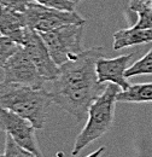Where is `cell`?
Here are the masks:
<instances>
[{
    "label": "cell",
    "instance_id": "1",
    "mask_svg": "<svg viewBox=\"0 0 152 157\" xmlns=\"http://www.w3.org/2000/svg\"><path fill=\"white\" fill-rule=\"evenodd\" d=\"M103 47H93L59 65V74L47 90L52 103L75 117L76 122L88 114L89 106L108 85L99 82L97 76V62L103 57Z\"/></svg>",
    "mask_w": 152,
    "mask_h": 157
},
{
    "label": "cell",
    "instance_id": "2",
    "mask_svg": "<svg viewBox=\"0 0 152 157\" xmlns=\"http://www.w3.org/2000/svg\"><path fill=\"white\" fill-rule=\"evenodd\" d=\"M52 104L47 90L15 82H0V108L28 118L36 129H42Z\"/></svg>",
    "mask_w": 152,
    "mask_h": 157
},
{
    "label": "cell",
    "instance_id": "3",
    "mask_svg": "<svg viewBox=\"0 0 152 157\" xmlns=\"http://www.w3.org/2000/svg\"><path fill=\"white\" fill-rule=\"evenodd\" d=\"M120 91V86L110 82L106 85L104 92L92 103L88 109L87 122L75 139L71 151L73 156H77L87 145L101 138L111 128L117 94Z\"/></svg>",
    "mask_w": 152,
    "mask_h": 157
},
{
    "label": "cell",
    "instance_id": "4",
    "mask_svg": "<svg viewBox=\"0 0 152 157\" xmlns=\"http://www.w3.org/2000/svg\"><path fill=\"white\" fill-rule=\"evenodd\" d=\"M85 24H64L55 30L40 33L56 64L75 59L82 51Z\"/></svg>",
    "mask_w": 152,
    "mask_h": 157
},
{
    "label": "cell",
    "instance_id": "5",
    "mask_svg": "<svg viewBox=\"0 0 152 157\" xmlns=\"http://www.w3.org/2000/svg\"><path fill=\"white\" fill-rule=\"evenodd\" d=\"M25 20L29 28L39 33L55 30L64 24H85L86 21L75 11H64L48 7L30 1L25 12Z\"/></svg>",
    "mask_w": 152,
    "mask_h": 157
},
{
    "label": "cell",
    "instance_id": "6",
    "mask_svg": "<svg viewBox=\"0 0 152 157\" xmlns=\"http://www.w3.org/2000/svg\"><path fill=\"white\" fill-rule=\"evenodd\" d=\"M0 129L10 136L19 146L36 157H42L36 138V128L28 118L0 108Z\"/></svg>",
    "mask_w": 152,
    "mask_h": 157
},
{
    "label": "cell",
    "instance_id": "7",
    "mask_svg": "<svg viewBox=\"0 0 152 157\" xmlns=\"http://www.w3.org/2000/svg\"><path fill=\"white\" fill-rule=\"evenodd\" d=\"M2 70L5 82H15L34 88H44V85L47 82L41 76L34 63L25 55L22 46L6 62Z\"/></svg>",
    "mask_w": 152,
    "mask_h": 157
},
{
    "label": "cell",
    "instance_id": "8",
    "mask_svg": "<svg viewBox=\"0 0 152 157\" xmlns=\"http://www.w3.org/2000/svg\"><path fill=\"white\" fill-rule=\"evenodd\" d=\"M25 55L34 63L41 76L47 82L53 81L59 74V65L50 55V51L42 39L41 34L29 28L27 40L22 46Z\"/></svg>",
    "mask_w": 152,
    "mask_h": 157
},
{
    "label": "cell",
    "instance_id": "9",
    "mask_svg": "<svg viewBox=\"0 0 152 157\" xmlns=\"http://www.w3.org/2000/svg\"><path fill=\"white\" fill-rule=\"evenodd\" d=\"M133 58V53L123 55L116 58L100 57L97 62V76L101 83H116L121 90H127L131 85L127 82L126 70Z\"/></svg>",
    "mask_w": 152,
    "mask_h": 157
},
{
    "label": "cell",
    "instance_id": "10",
    "mask_svg": "<svg viewBox=\"0 0 152 157\" xmlns=\"http://www.w3.org/2000/svg\"><path fill=\"white\" fill-rule=\"evenodd\" d=\"M28 32L29 27L24 12H19L0 4V35L7 36L19 46H23Z\"/></svg>",
    "mask_w": 152,
    "mask_h": 157
},
{
    "label": "cell",
    "instance_id": "11",
    "mask_svg": "<svg viewBox=\"0 0 152 157\" xmlns=\"http://www.w3.org/2000/svg\"><path fill=\"white\" fill-rule=\"evenodd\" d=\"M149 42H152V29H140L132 27L127 29H121L114 34L115 51Z\"/></svg>",
    "mask_w": 152,
    "mask_h": 157
},
{
    "label": "cell",
    "instance_id": "12",
    "mask_svg": "<svg viewBox=\"0 0 152 157\" xmlns=\"http://www.w3.org/2000/svg\"><path fill=\"white\" fill-rule=\"evenodd\" d=\"M121 103H152V82L131 85L127 90H121L117 94Z\"/></svg>",
    "mask_w": 152,
    "mask_h": 157
},
{
    "label": "cell",
    "instance_id": "13",
    "mask_svg": "<svg viewBox=\"0 0 152 157\" xmlns=\"http://www.w3.org/2000/svg\"><path fill=\"white\" fill-rule=\"evenodd\" d=\"M129 9L138 16V21L133 27L152 29V0H132Z\"/></svg>",
    "mask_w": 152,
    "mask_h": 157
},
{
    "label": "cell",
    "instance_id": "14",
    "mask_svg": "<svg viewBox=\"0 0 152 157\" xmlns=\"http://www.w3.org/2000/svg\"><path fill=\"white\" fill-rule=\"evenodd\" d=\"M139 75H152V46L142 58L136 60L126 70L127 78Z\"/></svg>",
    "mask_w": 152,
    "mask_h": 157
},
{
    "label": "cell",
    "instance_id": "15",
    "mask_svg": "<svg viewBox=\"0 0 152 157\" xmlns=\"http://www.w3.org/2000/svg\"><path fill=\"white\" fill-rule=\"evenodd\" d=\"M19 47L21 46L18 44L12 41L10 38L0 35V68L6 64V62L18 51Z\"/></svg>",
    "mask_w": 152,
    "mask_h": 157
},
{
    "label": "cell",
    "instance_id": "16",
    "mask_svg": "<svg viewBox=\"0 0 152 157\" xmlns=\"http://www.w3.org/2000/svg\"><path fill=\"white\" fill-rule=\"evenodd\" d=\"M1 157H36L30 151L25 150L24 147L19 146L18 144L6 134L5 138V147H4V154Z\"/></svg>",
    "mask_w": 152,
    "mask_h": 157
},
{
    "label": "cell",
    "instance_id": "17",
    "mask_svg": "<svg viewBox=\"0 0 152 157\" xmlns=\"http://www.w3.org/2000/svg\"><path fill=\"white\" fill-rule=\"evenodd\" d=\"M30 1L64 11H75V6L77 4L74 0H30Z\"/></svg>",
    "mask_w": 152,
    "mask_h": 157
},
{
    "label": "cell",
    "instance_id": "18",
    "mask_svg": "<svg viewBox=\"0 0 152 157\" xmlns=\"http://www.w3.org/2000/svg\"><path fill=\"white\" fill-rule=\"evenodd\" d=\"M30 0H0V4L19 12H25Z\"/></svg>",
    "mask_w": 152,
    "mask_h": 157
},
{
    "label": "cell",
    "instance_id": "19",
    "mask_svg": "<svg viewBox=\"0 0 152 157\" xmlns=\"http://www.w3.org/2000/svg\"><path fill=\"white\" fill-rule=\"evenodd\" d=\"M104 151H105V146H101V147H99L98 150H95L93 152H91L89 155H87L86 157H100L104 154Z\"/></svg>",
    "mask_w": 152,
    "mask_h": 157
},
{
    "label": "cell",
    "instance_id": "20",
    "mask_svg": "<svg viewBox=\"0 0 152 157\" xmlns=\"http://www.w3.org/2000/svg\"><path fill=\"white\" fill-rule=\"evenodd\" d=\"M74 1H76V2H78V1H81V0H74Z\"/></svg>",
    "mask_w": 152,
    "mask_h": 157
},
{
    "label": "cell",
    "instance_id": "21",
    "mask_svg": "<svg viewBox=\"0 0 152 157\" xmlns=\"http://www.w3.org/2000/svg\"><path fill=\"white\" fill-rule=\"evenodd\" d=\"M0 157H1V156H0Z\"/></svg>",
    "mask_w": 152,
    "mask_h": 157
}]
</instances>
